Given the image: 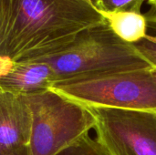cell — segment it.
<instances>
[{"label":"cell","mask_w":156,"mask_h":155,"mask_svg":"<svg viewBox=\"0 0 156 155\" xmlns=\"http://www.w3.org/2000/svg\"><path fill=\"white\" fill-rule=\"evenodd\" d=\"M102 21L88 0H0V62L54 55Z\"/></svg>","instance_id":"1"},{"label":"cell","mask_w":156,"mask_h":155,"mask_svg":"<svg viewBox=\"0 0 156 155\" xmlns=\"http://www.w3.org/2000/svg\"><path fill=\"white\" fill-rule=\"evenodd\" d=\"M40 59L50 64L57 82L151 68L132 44L113 32L105 19L82 30L59 52Z\"/></svg>","instance_id":"2"},{"label":"cell","mask_w":156,"mask_h":155,"mask_svg":"<svg viewBox=\"0 0 156 155\" xmlns=\"http://www.w3.org/2000/svg\"><path fill=\"white\" fill-rule=\"evenodd\" d=\"M32 113L28 155H58L94 130L91 111L49 89L26 95Z\"/></svg>","instance_id":"3"},{"label":"cell","mask_w":156,"mask_h":155,"mask_svg":"<svg viewBox=\"0 0 156 155\" xmlns=\"http://www.w3.org/2000/svg\"><path fill=\"white\" fill-rule=\"evenodd\" d=\"M151 68L63 80L52 90L85 107L156 111Z\"/></svg>","instance_id":"4"},{"label":"cell","mask_w":156,"mask_h":155,"mask_svg":"<svg viewBox=\"0 0 156 155\" xmlns=\"http://www.w3.org/2000/svg\"><path fill=\"white\" fill-rule=\"evenodd\" d=\"M96 139L110 155H156V111L88 107Z\"/></svg>","instance_id":"5"},{"label":"cell","mask_w":156,"mask_h":155,"mask_svg":"<svg viewBox=\"0 0 156 155\" xmlns=\"http://www.w3.org/2000/svg\"><path fill=\"white\" fill-rule=\"evenodd\" d=\"M32 113L26 95L0 89V152L28 148Z\"/></svg>","instance_id":"6"},{"label":"cell","mask_w":156,"mask_h":155,"mask_svg":"<svg viewBox=\"0 0 156 155\" xmlns=\"http://www.w3.org/2000/svg\"><path fill=\"white\" fill-rule=\"evenodd\" d=\"M56 74L43 59L19 62H0V89L28 95L52 89Z\"/></svg>","instance_id":"7"},{"label":"cell","mask_w":156,"mask_h":155,"mask_svg":"<svg viewBox=\"0 0 156 155\" xmlns=\"http://www.w3.org/2000/svg\"><path fill=\"white\" fill-rule=\"evenodd\" d=\"M101 16L107 21L113 32L122 40L133 44L144 37L146 19L144 14L128 11H101Z\"/></svg>","instance_id":"8"},{"label":"cell","mask_w":156,"mask_h":155,"mask_svg":"<svg viewBox=\"0 0 156 155\" xmlns=\"http://www.w3.org/2000/svg\"><path fill=\"white\" fill-rule=\"evenodd\" d=\"M144 15L146 19V34L132 46L151 67L156 68V8L151 5L149 11Z\"/></svg>","instance_id":"9"},{"label":"cell","mask_w":156,"mask_h":155,"mask_svg":"<svg viewBox=\"0 0 156 155\" xmlns=\"http://www.w3.org/2000/svg\"><path fill=\"white\" fill-rule=\"evenodd\" d=\"M58 155H110L106 149L90 133L81 137L75 143Z\"/></svg>","instance_id":"10"},{"label":"cell","mask_w":156,"mask_h":155,"mask_svg":"<svg viewBox=\"0 0 156 155\" xmlns=\"http://www.w3.org/2000/svg\"><path fill=\"white\" fill-rule=\"evenodd\" d=\"M151 0H98L97 10L101 11H128L142 13L144 2Z\"/></svg>","instance_id":"11"},{"label":"cell","mask_w":156,"mask_h":155,"mask_svg":"<svg viewBox=\"0 0 156 155\" xmlns=\"http://www.w3.org/2000/svg\"><path fill=\"white\" fill-rule=\"evenodd\" d=\"M0 155H28V149L23 148V149H19V150L9 152V153H1L0 152Z\"/></svg>","instance_id":"12"},{"label":"cell","mask_w":156,"mask_h":155,"mask_svg":"<svg viewBox=\"0 0 156 155\" xmlns=\"http://www.w3.org/2000/svg\"><path fill=\"white\" fill-rule=\"evenodd\" d=\"M151 70H152V74H153V76H154V79H155L156 81V68L152 67L151 68Z\"/></svg>","instance_id":"13"},{"label":"cell","mask_w":156,"mask_h":155,"mask_svg":"<svg viewBox=\"0 0 156 155\" xmlns=\"http://www.w3.org/2000/svg\"><path fill=\"white\" fill-rule=\"evenodd\" d=\"M89 2H90L95 7H97V5H98V0H88Z\"/></svg>","instance_id":"14"},{"label":"cell","mask_w":156,"mask_h":155,"mask_svg":"<svg viewBox=\"0 0 156 155\" xmlns=\"http://www.w3.org/2000/svg\"><path fill=\"white\" fill-rule=\"evenodd\" d=\"M148 5H153V6H154V7L156 8V0H151V1L148 3Z\"/></svg>","instance_id":"15"}]
</instances>
